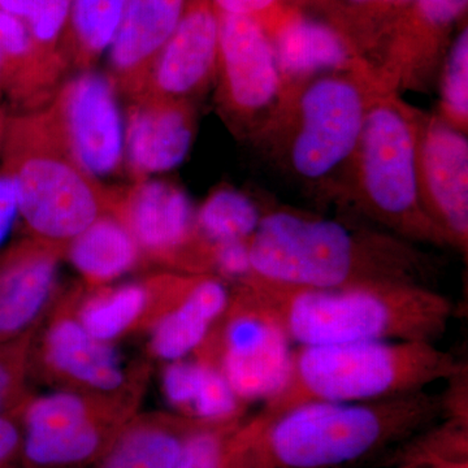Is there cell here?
Instances as JSON below:
<instances>
[{"label": "cell", "mask_w": 468, "mask_h": 468, "mask_svg": "<svg viewBox=\"0 0 468 468\" xmlns=\"http://www.w3.org/2000/svg\"><path fill=\"white\" fill-rule=\"evenodd\" d=\"M273 48L285 84L362 61L331 27L307 18L285 24Z\"/></svg>", "instance_id": "d4e9b609"}, {"label": "cell", "mask_w": 468, "mask_h": 468, "mask_svg": "<svg viewBox=\"0 0 468 468\" xmlns=\"http://www.w3.org/2000/svg\"><path fill=\"white\" fill-rule=\"evenodd\" d=\"M43 322L18 337L0 343V415L26 408L33 397L27 388V378H30L34 340Z\"/></svg>", "instance_id": "f546056e"}, {"label": "cell", "mask_w": 468, "mask_h": 468, "mask_svg": "<svg viewBox=\"0 0 468 468\" xmlns=\"http://www.w3.org/2000/svg\"><path fill=\"white\" fill-rule=\"evenodd\" d=\"M0 9L26 24L43 66L64 81L72 67L68 52L70 0H0Z\"/></svg>", "instance_id": "484cf974"}, {"label": "cell", "mask_w": 468, "mask_h": 468, "mask_svg": "<svg viewBox=\"0 0 468 468\" xmlns=\"http://www.w3.org/2000/svg\"><path fill=\"white\" fill-rule=\"evenodd\" d=\"M218 51V15L214 3L186 0L144 94L196 104L215 82Z\"/></svg>", "instance_id": "2e32d148"}, {"label": "cell", "mask_w": 468, "mask_h": 468, "mask_svg": "<svg viewBox=\"0 0 468 468\" xmlns=\"http://www.w3.org/2000/svg\"><path fill=\"white\" fill-rule=\"evenodd\" d=\"M3 169L14 180L27 239L64 255L80 233L111 214L113 189L79 165L43 109L5 122Z\"/></svg>", "instance_id": "8992f818"}, {"label": "cell", "mask_w": 468, "mask_h": 468, "mask_svg": "<svg viewBox=\"0 0 468 468\" xmlns=\"http://www.w3.org/2000/svg\"><path fill=\"white\" fill-rule=\"evenodd\" d=\"M143 396L104 397L58 389L23 411L24 458L33 467H68L101 457L134 417Z\"/></svg>", "instance_id": "ba28073f"}, {"label": "cell", "mask_w": 468, "mask_h": 468, "mask_svg": "<svg viewBox=\"0 0 468 468\" xmlns=\"http://www.w3.org/2000/svg\"><path fill=\"white\" fill-rule=\"evenodd\" d=\"M186 0H128L110 48L111 80L131 101L149 88L156 61L180 23Z\"/></svg>", "instance_id": "d6986e66"}, {"label": "cell", "mask_w": 468, "mask_h": 468, "mask_svg": "<svg viewBox=\"0 0 468 468\" xmlns=\"http://www.w3.org/2000/svg\"><path fill=\"white\" fill-rule=\"evenodd\" d=\"M419 201L446 246L467 255L468 138L423 111L417 143Z\"/></svg>", "instance_id": "5bb4252c"}, {"label": "cell", "mask_w": 468, "mask_h": 468, "mask_svg": "<svg viewBox=\"0 0 468 468\" xmlns=\"http://www.w3.org/2000/svg\"><path fill=\"white\" fill-rule=\"evenodd\" d=\"M463 369L452 353L426 341L295 346L282 388L252 418L268 420L304 403L394 399L452 380Z\"/></svg>", "instance_id": "5b68a950"}, {"label": "cell", "mask_w": 468, "mask_h": 468, "mask_svg": "<svg viewBox=\"0 0 468 468\" xmlns=\"http://www.w3.org/2000/svg\"><path fill=\"white\" fill-rule=\"evenodd\" d=\"M245 418L197 428L185 441L174 468H224L230 437Z\"/></svg>", "instance_id": "4dcf8cb0"}, {"label": "cell", "mask_w": 468, "mask_h": 468, "mask_svg": "<svg viewBox=\"0 0 468 468\" xmlns=\"http://www.w3.org/2000/svg\"><path fill=\"white\" fill-rule=\"evenodd\" d=\"M212 3L218 14L251 17L257 20L258 15L272 7L276 0H212Z\"/></svg>", "instance_id": "836d02e7"}, {"label": "cell", "mask_w": 468, "mask_h": 468, "mask_svg": "<svg viewBox=\"0 0 468 468\" xmlns=\"http://www.w3.org/2000/svg\"><path fill=\"white\" fill-rule=\"evenodd\" d=\"M419 5L457 21L466 12L468 0H417Z\"/></svg>", "instance_id": "e575fe53"}, {"label": "cell", "mask_w": 468, "mask_h": 468, "mask_svg": "<svg viewBox=\"0 0 468 468\" xmlns=\"http://www.w3.org/2000/svg\"><path fill=\"white\" fill-rule=\"evenodd\" d=\"M263 208L229 186L209 194L196 212L198 232L211 243L249 242L260 226Z\"/></svg>", "instance_id": "83f0119b"}, {"label": "cell", "mask_w": 468, "mask_h": 468, "mask_svg": "<svg viewBox=\"0 0 468 468\" xmlns=\"http://www.w3.org/2000/svg\"><path fill=\"white\" fill-rule=\"evenodd\" d=\"M448 415L445 393L360 403H304L268 420L245 418L224 468H341L392 448Z\"/></svg>", "instance_id": "7a4b0ae2"}, {"label": "cell", "mask_w": 468, "mask_h": 468, "mask_svg": "<svg viewBox=\"0 0 468 468\" xmlns=\"http://www.w3.org/2000/svg\"><path fill=\"white\" fill-rule=\"evenodd\" d=\"M230 301V286L215 275H202L189 294L150 329L154 358L169 363L189 358L201 346Z\"/></svg>", "instance_id": "ffe728a7"}, {"label": "cell", "mask_w": 468, "mask_h": 468, "mask_svg": "<svg viewBox=\"0 0 468 468\" xmlns=\"http://www.w3.org/2000/svg\"><path fill=\"white\" fill-rule=\"evenodd\" d=\"M66 258L89 291L112 284L144 261L133 236L112 214L103 215L80 233L68 245Z\"/></svg>", "instance_id": "603a6c76"}, {"label": "cell", "mask_w": 468, "mask_h": 468, "mask_svg": "<svg viewBox=\"0 0 468 468\" xmlns=\"http://www.w3.org/2000/svg\"><path fill=\"white\" fill-rule=\"evenodd\" d=\"M20 220L14 180L5 169H0V250ZM5 252L0 251V257Z\"/></svg>", "instance_id": "d6a6232c"}, {"label": "cell", "mask_w": 468, "mask_h": 468, "mask_svg": "<svg viewBox=\"0 0 468 468\" xmlns=\"http://www.w3.org/2000/svg\"><path fill=\"white\" fill-rule=\"evenodd\" d=\"M249 275L288 286L410 284L433 288L441 258L359 218L263 208L249 241Z\"/></svg>", "instance_id": "6da1fadb"}, {"label": "cell", "mask_w": 468, "mask_h": 468, "mask_svg": "<svg viewBox=\"0 0 468 468\" xmlns=\"http://www.w3.org/2000/svg\"><path fill=\"white\" fill-rule=\"evenodd\" d=\"M162 388L177 414L203 423L239 420L246 417L249 408L218 368L194 356L167 363Z\"/></svg>", "instance_id": "44dd1931"}, {"label": "cell", "mask_w": 468, "mask_h": 468, "mask_svg": "<svg viewBox=\"0 0 468 468\" xmlns=\"http://www.w3.org/2000/svg\"><path fill=\"white\" fill-rule=\"evenodd\" d=\"M218 15L217 107L239 140L254 144L273 119L285 82L273 43L255 18Z\"/></svg>", "instance_id": "9c48e42d"}, {"label": "cell", "mask_w": 468, "mask_h": 468, "mask_svg": "<svg viewBox=\"0 0 468 468\" xmlns=\"http://www.w3.org/2000/svg\"><path fill=\"white\" fill-rule=\"evenodd\" d=\"M192 201L165 181H135L113 189L111 214L124 224L144 261L186 275H215L214 243L197 229Z\"/></svg>", "instance_id": "8fae6325"}, {"label": "cell", "mask_w": 468, "mask_h": 468, "mask_svg": "<svg viewBox=\"0 0 468 468\" xmlns=\"http://www.w3.org/2000/svg\"><path fill=\"white\" fill-rule=\"evenodd\" d=\"M23 411L0 415V468H9L23 448Z\"/></svg>", "instance_id": "1f68e13d"}, {"label": "cell", "mask_w": 468, "mask_h": 468, "mask_svg": "<svg viewBox=\"0 0 468 468\" xmlns=\"http://www.w3.org/2000/svg\"><path fill=\"white\" fill-rule=\"evenodd\" d=\"M64 252L33 239L0 257V343L41 324L55 303Z\"/></svg>", "instance_id": "e0dca14e"}, {"label": "cell", "mask_w": 468, "mask_h": 468, "mask_svg": "<svg viewBox=\"0 0 468 468\" xmlns=\"http://www.w3.org/2000/svg\"><path fill=\"white\" fill-rule=\"evenodd\" d=\"M232 292L282 328L295 346L426 341L445 335L454 302L427 286L363 284L303 288L248 275Z\"/></svg>", "instance_id": "277c9868"}, {"label": "cell", "mask_w": 468, "mask_h": 468, "mask_svg": "<svg viewBox=\"0 0 468 468\" xmlns=\"http://www.w3.org/2000/svg\"><path fill=\"white\" fill-rule=\"evenodd\" d=\"M378 86L365 61L286 82L279 110L252 144L314 201L346 208L354 154Z\"/></svg>", "instance_id": "3957f363"}, {"label": "cell", "mask_w": 468, "mask_h": 468, "mask_svg": "<svg viewBox=\"0 0 468 468\" xmlns=\"http://www.w3.org/2000/svg\"><path fill=\"white\" fill-rule=\"evenodd\" d=\"M197 129L196 104L144 94L132 101L126 120V162L134 181L169 171L189 153Z\"/></svg>", "instance_id": "ac0fdd59"}, {"label": "cell", "mask_w": 468, "mask_h": 468, "mask_svg": "<svg viewBox=\"0 0 468 468\" xmlns=\"http://www.w3.org/2000/svg\"><path fill=\"white\" fill-rule=\"evenodd\" d=\"M396 468H427V466L423 463H409V462H405L401 466Z\"/></svg>", "instance_id": "8d00e7d4"}, {"label": "cell", "mask_w": 468, "mask_h": 468, "mask_svg": "<svg viewBox=\"0 0 468 468\" xmlns=\"http://www.w3.org/2000/svg\"><path fill=\"white\" fill-rule=\"evenodd\" d=\"M423 110L378 86L369 101L354 154L346 211L417 243L448 248L428 220L417 183V143Z\"/></svg>", "instance_id": "52a82bcc"}, {"label": "cell", "mask_w": 468, "mask_h": 468, "mask_svg": "<svg viewBox=\"0 0 468 468\" xmlns=\"http://www.w3.org/2000/svg\"><path fill=\"white\" fill-rule=\"evenodd\" d=\"M0 90H2V88H0Z\"/></svg>", "instance_id": "74e56055"}, {"label": "cell", "mask_w": 468, "mask_h": 468, "mask_svg": "<svg viewBox=\"0 0 468 468\" xmlns=\"http://www.w3.org/2000/svg\"><path fill=\"white\" fill-rule=\"evenodd\" d=\"M292 344L276 323L237 297L192 356L214 366L246 405L267 401L284 383Z\"/></svg>", "instance_id": "7c38bea8"}, {"label": "cell", "mask_w": 468, "mask_h": 468, "mask_svg": "<svg viewBox=\"0 0 468 468\" xmlns=\"http://www.w3.org/2000/svg\"><path fill=\"white\" fill-rule=\"evenodd\" d=\"M437 86L440 101L435 112L452 128L468 134V29L452 42Z\"/></svg>", "instance_id": "f1b7e54d"}, {"label": "cell", "mask_w": 468, "mask_h": 468, "mask_svg": "<svg viewBox=\"0 0 468 468\" xmlns=\"http://www.w3.org/2000/svg\"><path fill=\"white\" fill-rule=\"evenodd\" d=\"M419 463L426 464L427 468H468L467 454L441 455Z\"/></svg>", "instance_id": "d590c367"}, {"label": "cell", "mask_w": 468, "mask_h": 468, "mask_svg": "<svg viewBox=\"0 0 468 468\" xmlns=\"http://www.w3.org/2000/svg\"><path fill=\"white\" fill-rule=\"evenodd\" d=\"M203 424L208 423L177 412L134 415L101 454L98 468H174L187 437Z\"/></svg>", "instance_id": "7402d4cb"}, {"label": "cell", "mask_w": 468, "mask_h": 468, "mask_svg": "<svg viewBox=\"0 0 468 468\" xmlns=\"http://www.w3.org/2000/svg\"><path fill=\"white\" fill-rule=\"evenodd\" d=\"M43 110L86 172L97 180L120 172L122 125L110 76L92 70L80 73L63 82Z\"/></svg>", "instance_id": "4fadbf2b"}, {"label": "cell", "mask_w": 468, "mask_h": 468, "mask_svg": "<svg viewBox=\"0 0 468 468\" xmlns=\"http://www.w3.org/2000/svg\"><path fill=\"white\" fill-rule=\"evenodd\" d=\"M0 88L27 112L43 109L60 88L43 66L26 24L3 9H0Z\"/></svg>", "instance_id": "cb8c5ba5"}, {"label": "cell", "mask_w": 468, "mask_h": 468, "mask_svg": "<svg viewBox=\"0 0 468 468\" xmlns=\"http://www.w3.org/2000/svg\"><path fill=\"white\" fill-rule=\"evenodd\" d=\"M128 0H70L68 52L76 69L91 70L112 45Z\"/></svg>", "instance_id": "4316f807"}, {"label": "cell", "mask_w": 468, "mask_h": 468, "mask_svg": "<svg viewBox=\"0 0 468 468\" xmlns=\"http://www.w3.org/2000/svg\"><path fill=\"white\" fill-rule=\"evenodd\" d=\"M202 275L155 273L140 282L92 289L77 294L76 315L86 331L104 343L149 331L189 294Z\"/></svg>", "instance_id": "9a60e30c"}, {"label": "cell", "mask_w": 468, "mask_h": 468, "mask_svg": "<svg viewBox=\"0 0 468 468\" xmlns=\"http://www.w3.org/2000/svg\"><path fill=\"white\" fill-rule=\"evenodd\" d=\"M77 294L52 306L34 340L30 377L58 389L104 397L143 396L146 369L126 365L115 344L89 334L76 315Z\"/></svg>", "instance_id": "30bf717a"}]
</instances>
